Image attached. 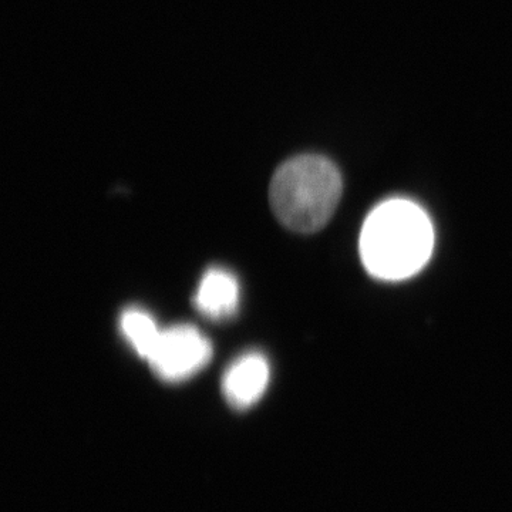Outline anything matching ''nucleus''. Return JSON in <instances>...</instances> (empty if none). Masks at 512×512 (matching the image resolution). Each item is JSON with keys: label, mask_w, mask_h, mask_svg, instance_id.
Listing matches in <instances>:
<instances>
[{"label": "nucleus", "mask_w": 512, "mask_h": 512, "mask_svg": "<svg viewBox=\"0 0 512 512\" xmlns=\"http://www.w3.org/2000/svg\"><path fill=\"white\" fill-rule=\"evenodd\" d=\"M359 248L370 275L383 281H402L429 262L433 225L419 205L394 198L370 212L360 232Z\"/></svg>", "instance_id": "1"}, {"label": "nucleus", "mask_w": 512, "mask_h": 512, "mask_svg": "<svg viewBox=\"0 0 512 512\" xmlns=\"http://www.w3.org/2000/svg\"><path fill=\"white\" fill-rule=\"evenodd\" d=\"M343 183L338 167L318 154L285 161L269 187V201L284 227L312 234L325 227L338 208Z\"/></svg>", "instance_id": "2"}, {"label": "nucleus", "mask_w": 512, "mask_h": 512, "mask_svg": "<svg viewBox=\"0 0 512 512\" xmlns=\"http://www.w3.org/2000/svg\"><path fill=\"white\" fill-rule=\"evenodd\" d=\"M211 357L210 340L200 330L191 325H177L161 330L147 362L164 382L180 383L201 372Z\"/></svg>", "instance_id": "3"}, {"label": "nucleus", "mask_w": 512, "mask_h": 512, "mask_svg": "<svg viewBox=\"0 0 512 512\" xmlns=\"http://www.w3.org/2000/svg\"><path fill=\"white\" fill-rule=\"evenodd\" d=\"M269 375V363L262 353H245L228 367L222 377V394L235 410H247L264 396Z\"/></svg>", "instance_id": "4"}, {"label": "nucleus", "mask_w": 512, "mask_h": 512, "mask_svg": "<svg viewBox=\"0 0 512 512\" xmlns=\"http://www.w3.org/2000/svg\"><path fill=\"white\" fill-rule=\"evenodd\" d=\"M194 306L212 320L231 318L239 306L237 276L227 269H208L195 291Z\"/></svg>", "instance_id": "5"}, {"label": "nucleus", "mask_w": 512, "mask_h": 512, "mask_svg": "<svg viewBox=\"0 0 512 512\" xmlns=\"http://www.w3.org/2000/svg\"><path fill=\"white\" fill-rule=\"evenodd\" d=\"M120 329L137 355L148 360L161 335V329L150 313L138 308L126 309L120 318Z\"/></svg>", "instance_id": "6"}]
</instances>
